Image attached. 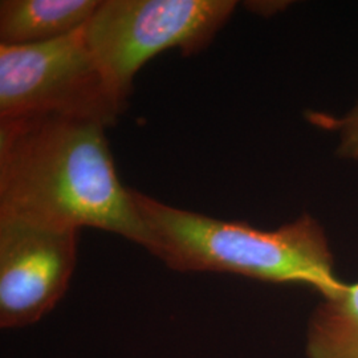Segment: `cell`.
I'll list each match as a JSON object with an SVG mask.
<instances>
[{"label": "cell", "mask_w": 358, "mask_h": 358, "mask_svg": "<svg viewBox=\"0 0 358 358\" xmlns=\"http://www.w3.org/2000/svg\"><path fill=\"white\" fill-rule=\"evenodd\" d=\"M105 128L66 115L0 120V215L108 231L143 247L146 229L117 177Z\"/></svg>", "instance_id": "obj_1"}, {"label": "cell", "mask_w": 358, "mask_h": 358, "mask_svg": "<svg viewBox=\"0 0 358 358\" xmlns=\"http://www.w3.org/2000/svg\"><path fill=\"white\" fill-rule=\"evenodd\" d=\"M146 229L145 250L176 272L235 273L262 282L303 284L324 299L345 282L333 271L324 231L310 217L278 230H260L162 203L131 189Z\"/></svg>", "instance_id": "obj_2"}, {"label": "cell", "mask_w": 358, "mask_h": 358, "mask_svg": "<svg viewBox=\"0 0 358 358\" xmlns=\"http://www.w3.org/2000/svg\"><path fill=\"white\" fill-rule=\"evenodd\" d=\"M83 28L45 43L0 45V120L56 115L115 124L128 100L105 76Z\"/></svg>", "instance_id": "obj_3"}, {"label": "cell", "mask_w": 358, "mask_h": 358, "mask_svg": "<svg viewBox=\"0 0 358 358\" xmlns=\"http://www.w3.org/2000/svg\"><path fill=\"white\" fill-rule=\"evenodd\" d=\"M236 7L232 0H101L83 28L97 63L128 100L133 80L154 56L208 47Z\"/></svg>", "instance_id": "obj_4"}, {"label": "cell", "mask_w": 358, "mask_h": 358, "mask_svg": "<svg viewBox=\"0 0 358 358\" xmlns=\"http://www.w3.org/2000/svg\"><path fill=\"white\" fill-rule=\"evenodd\" d=\"M78 231L0 215V328L23 329L50 315L76 268Z\"/></svg>", "instance_id": "obj_5"}, {"label": "cell", "mask_w": 358, "mask_h": 358, "mask_svg": "<svg viewBox=\"0 0 358 358\" xmlns=\"http://www.w3.org/2000/svg\"><path fill=\"white\" fill-rule=\"evenodd\" d=\"M101 0H1L0 45H28L73 34Z\"/></svg>", "instance_id": "obj_6"}, {"label": "cell", "mask_w": 358, "mask_h": 358, "mask_svg": "<svg viewBox=\"0 0 358 358\" xmlns=\"http://www.w3.org/2000/svg\"><path fill=\"white\" fill-rule=\"evenodd\" d=\"M309 358H358V282L325 297L308 331Z\"/></svg>", "instance_id": "obj_7"}, {"label": "cell", "mask_w": 358, "mask_h": 358, "mask_svg": "<svg viewBox=\"0 0 358 358\" xmlns=\"http://www.w3.org/2000/svg\"><path fill=\"white\" fill-rule=\"evenodd\" d=\"M312 121L322 127H332L341 131L340 153L348 158L358 159V106L346 115L344 120H331L324 115H312Z\"/></svg>", "instance_id": "obj_8"}]
</instances>
